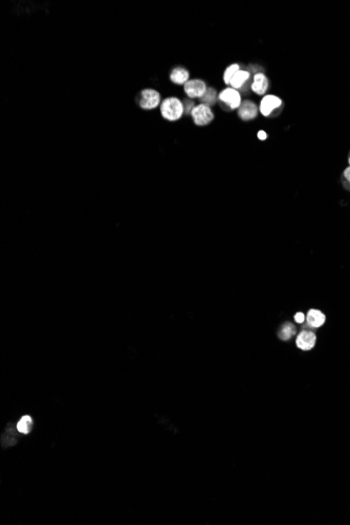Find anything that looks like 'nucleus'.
I'll return each instance as SVG.
<instances>
[{"mask_svg": "<svg viewBox=\"0 0 350 525\" xmlns=\"http://www.w3.org/2000/svg\"><path fill=\"white\" fill-rule=\"evenodd\" d=\"M160 112L162 118L167 121H178L184 113L183 103L174 97L167 98L160 105Z\"/></svg>", "mask_w": 350, "mask_h": 525, "instance_id": "obj_1", "label": "nucleus"}, {"mask_svg": "<svg viewBox=\"0 0 350 525\" xmlns=\"http://www.w3.org/2000/svg\"><path fill=\"white\" fill-rule=\"evenodd\" d=\"M191 116L197 126H205L211 123L214 119V115L210 106L201 103L194 107L191 112Z\"/></svg>", "mask_w": 350, "mask_h": 525, "instance_id": "obj_4", "label": "nucleus"}, {"mask_svg": "<svg viewBox=\"0 0 350 525\" xmlns=\"http://www.w3.org/2000/svg\"><path fill=\"white\" fill-rule=\"evenodd\" d=\"M296 344L297 347L303 351L312 350L317 344V335L311 329L302 330L296 339Z\"/></svg>", "mask_w": 350, "mask_h": 525, "instance_id": "obj_6", "label": "nucleus"}, {"mask_svg": "<svg viewBox=\"0 0 350 525\" xmlns=\"http://www.w3.org/2000/svg\"><path fill=\"white\" fill-rule=\"evenodd\" d=\"M259 108L255 102L245 100L238 108V116L242 121H252L258 116Z\"/></svg>", "mask_w": 350, "mask_h": 525, "instance_id": "obj_8", "label": "nucleus"}, {"mask_svg": "<svg viewBox=\"0 0 350 525\" xmlns=\"http://www.w3.org/2000/svg\"><path fill=\"white\" fill-rule=\"evenodd\" d=\"M283 102L275 95H266L262 98L259 105V112L263 117H275L282 109Z\"/></svg>", "mask_w": 350, "mask_h": 525, "instance_id": "obj_2", "label": "nucleus"}, {"mask_svg": "<svg viewBox=\"0 0 350 525\" xmlns=\"http://www.w3.org/2000/svg\"><path fill=\"white\" fill-rule=\"evenodd\" d=\"M207 89H208L207 84L200 79L189 80L183 86L184 93L191 99H194V98L201 99L204 96Z\"/></svg>", "mask_w": 350, "mask_h": 525, "instance_id": "obj_5", "label": "nucleus"}, {"mask_svg": "<svg viewBox=\"0 0 350 525\" xmlns=\"http://www.w3.org/2000/svg\"><path fill=\"white\" fill-rule=\"evenodd\" d=\"M251 89L255 94L264 96L269 89V79L263 73H256L253 77Z\"/></svg>", "mask_w": 350, "mask_h": 525, "instance_id": "obj_9", "label": "nucleus"}, {"mask_svg": "<svg viewBox=\"0 0 350 525\" xmlns=\"http://www.w3.org/2000/svg\"><path fill=\"white\" fill-rule=\"evenodd\" d=\"M139 106L143 109L150 110L156 108L160 104V95L154 89H144L141 94Z\"/></svg>", "mask_w": 350, "mask_h": 525, "instance_id": "obj_7", "label": "nucleus"}, {"mask_svg": "<svg viewBox=\"0 0 350 525\" xmlns=\"http://www.w3.org/2000/svg\"><path fill=\"white\" fill-rule=\"evenodd\" d=\"M348 163H349V166H350V151L348 153Z\"/></svg>", "mask_w": 350, "mask_h": 525, "instance_id": "obj_21", "label": "nucleus"}, {"mask_svg": "<svg viewBox=\"0 0 350 525\" xmlns=\"http://www.w3.org/2000/svg\"><path fill=\"white\" fill-rule=\"evenodd\" d=\"M296 332H297L296 326L291 322H285L284 324L281 325V327H280L278 335H279L280 340L289 341L293 335L296 334Z\"/></svg>", "mask_w": 350, "mask_h": 525, "instance_id": "obj_13", "label": "nucleus"}, {"mask_svg": "<svg viewBox=\"0 0 350 525\" xmlns=\"http://www.w3.org/2000/svg\"><path fill=\"white\" fill-rule=\"evenodd\" d=\"M183 107H184V113H186V115H190V113L192 112V110L194 109L195 105H194L193 101L187 100V101L183 102Z\"/></svg>", "mask_w": 350, "mask_h": 525, "instance_id": "obj_18", "label": "nucleus"}, {"mask_svg": "<svg viewBox=\"0 0 350 525\" xmlns=\"http://www.w3.org/2000/svg\"><path fill=\"white\" fill-rule=\"evenodd\" d=\"M257 136H258V139H259L260 141H265V140L267 139V136H269V135H267V133H266L265 131L260 130V131L257 133Z\"/></svg>", "mask_w": 350, "mask_h": 525, "instance_id": "obj_20", "label": "nucleus"}, {"mask_svg": "<svg viewBox=\"0 0 350 525\" xmlns=\"http://www.w3.org/2000/svg\"><path fill=\"white\" fill-rule=\"evenodd\" d=\"M33 418L29 415H25L20 418V421L17 424V431L22 434H29V433L33 429Z\"/></svg>", "mask_w": 350, "mask_h": 525, "instance_id": "obj_14", "label": "nucleus"}, {"mask_svg": "<svg viewBox=\"0 0 350 525\" xmlns=\"http://www.w3.org/2000/svg\"><path fill=\"white\" fill-rule=\"evenodd\" d=\"M240 70V66L239 64H232L230 65L229 67H227V70L224 71V74H223V81L225 84L230 85V82L232 80V78L234 77V75Z\"/></svg>", "mask_w": 350, "mask_h": 525, "instance_id": "obj_16", "label": "nucleus"}, {"mask_svg": "<svg viewBox=\"0 0 350 525\" xmlns=\"http://www.w3.org/2000/svg\"><path fill=\"white\" fill-rule=\"evenodd\" d=\"M341 181H342L343 187L347 191H350V166H348L347 168L344 169L342 176H341Z\"/></svg>", "mask_w": 350, "mask_h": 525, "instance_id": "obj_17", "label": "nucleus"}, {"mask_svg": "<svg viewBox=\"0 0 350 525\" xmlns=\"http://www.w3.org/2000/svg\"><path fill=\"white\" fill-rule=\"evenodd\" d=\"M189 78H190L189 72L183 67H175L170 75V80L177 85H182V84L184 85L187 82L189 81Z\"/></svg>", "mask_w": 350, "mask_h": 525, "instance_id": "obj_12", "label": "nucleus"}, {"mask_svg": "<svg viewBox=\"0 0 350 525\" xmlns=\"http://www.w3.org/2000/svg\"><path fill=\"white\" fill-rule=\"evenodd\" d=\"M218 100L231 110L239 108L242 103L241 94L237 89H234L232 87H228V88L223 89L218 95Z\"/></svg>", "mask_w": 350, "mask_h": 525, "instance_id": "obj_3", "label": "nucleus"}, {"mask_svg": "<svg viewBox=\"0 0 350 525\" xmlns=\"http://www.w3.org/2000/svg\"><path fill=\"white\" fill-rule=\"evenodd\" d=\"M250 78H251V73L250 72L244 71V70H239L234 75V77L232 78V80L230 82V85H231L232 88L240 90L250 81Z\"/></svg>", "mask_w": 350, "mask_h": 525, "instance_id": "obj_11", "label": "nucleus"}, {"mask_svg": "<svg viewBox=\"0 0 350 525\" xmlns=\"http://www.w3.org/2000/svg\"><path fill=\"white\" fill-rule=\"evenodd\" d=\"M217 99H218V95L216 93V90L213 87H210L207 89L204 96L200 100H201V104L211 106L216 103Z\"/></svg>", "mask_w": 350, "mask_h": 525, "instance_id": "obj_15", "label": "nucleus"}, {"mask_svg": "<svg viewBox=\"0 0 350 525\" xmlns=\"http://www.w3.org/2000/svg\"><path fill=\"white\" fill-rule=\"evenodd\" d=\"M306 320V317L305 314L303 312H297L295 314V321L298 323V324H302L303 322H304Z\"/></svg>", "mask_w": 350, "mask_h": 525, "instance_id": "obj_19", "label": "nucleus"}, {"mask_svg": "<svg viewBox=\"0 0 350 525\" xmlns=\"http://www.w3.org/2000/svg\"><path fill=\"white\" fill-rule=\"evenodd\" d=\"M326 322V316L323 311L312 308L307 311L306 314V323L311 328H320Z\"/></svg>", "mask_w": 350, "mask_h": 525, "instance_id": "obj_10", "label": "nucleus"}]
</instances>
